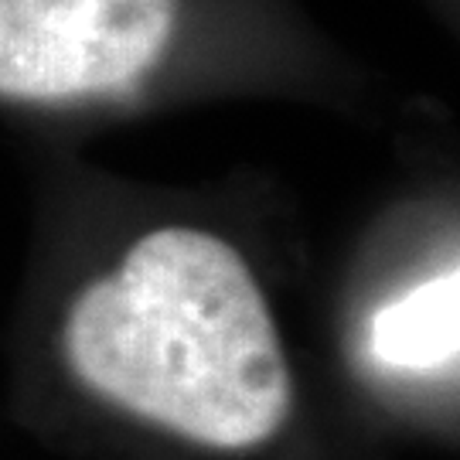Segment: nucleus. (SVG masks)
<instances>
[{
  "label": "nucleus",
  "instance_id": "obj_2",
  "mask_svg": "<svg viewBox=\"0 0 460 460\" xmlns=\"http://www.w3.org/2000/svg\"><path fill=\"white\" fill-rule=\"evenodd\" d=\"M355 89L294 0H0L7 116L116 119L235 93Z\"/></svg>",
  "mask_w": 460,
  "mask_h": 460
},
{
  "label": "nucleus",
  "instance_id": "obj_1",
  "mask_svg": "<svg viewBox=\"0 0 460 460\" xmlns=\"http://www.w3.org/2000/svg\"><path fill=\"white\" fill-rule=\"evenodd\" d=\"M21 311L75 393L171 444L252 457L294 423L283 266L226 198L85 174L55 195Z\"/></svg>",
  "mask_w": 460,
  "mask_h": 460
},
{
  "label": "nucleus",
  "instance_id": "obj_3",
  "mask_svg": "<svg viewBox=\"0 0 460 460\" xmlns=\"http://www.w3.org/2000/svg\"><path fill=\"white\" fill-rule=\"evenodd\" d=\"M348 341L385 385H447L457 376L460 256L454 222L402 235L348 296Z\"/></svg>",
  "mask_w": 460,
  "mask_h": 460
}]
</instances>
